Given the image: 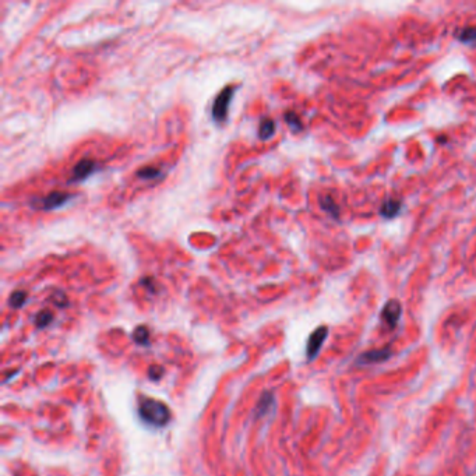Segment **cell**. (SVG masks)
Returning a JSON list of instances; mask_svg holds the SVG:
<instances>
[{
  "label": "cell",
  "instance_id": "cell-18",
  "mask_svg": "<svg viewBox=\"0 0 476 476\" xmlns=\"http://www.w3.org/2000/svg\"><path fill=\"white\" fill-rule=\"evenodd\" d=\"M52 301L56 306H59V308H65L67 305V298L66 295L63 293V292H56L52 296Z\"/></svg>",
  "mask_w": 476,
  "mask_h": 476
},
{
  "label": "cell",
  "instance_id": "cell-4",
  "mask_svg": "<svg viewBox=\"0 0 476 476\" xmlns=\"http://www.w3.org/2000/svg\"><path fill=\"white\" fill-rule=\"evenodd\" d=\"M401 314H402V308H401V303L395 299L388 301L384 305V308L381 310V320L383 323L387 324L388 328H395L398 324V321L401 319Z\"/></svg>",
  "mask_w": 476,
  "mask_h": 476
},
{
  "label": "cell",
  "instance_id": "cell-1",
  "mask_svg": "<svg viewBox=\"0 0 476 476\" xmlns=\"http://www.w3.org/2000/svg\"><path fill=\"white\" fill-rule=\"evenodd\" d=\"M140 418L154 428H163L170 421V410L166 405L154 399V398H144L139 406Z\"/></svg>",
  "mask_w": 476,
  "mask_h": 476
},
{
  "label": "cell",
  "instance_id": "cell-13",
  "mask_svg": "<svg viewBox=\"0 0 476 476\" xmlns=\"http://www.w3.org/2000/svg\"><path fill=\"white\" fill-rule=\"evenodd\" d=\"M52 321H53V314L50 313L49 310H42V312H39V313L36 314L35 324L38 328L48 327Z\"/></svg>",
  "mask_w": 476,
  "mask_h": 476
},
{
  "label": "cell",
  "instance_id": "cell-10",
  "mask_svg": "<svg viewBox=\"0 0 476 476\" xmlns=\"http://www.w3.org/2000/svg\"><path fill=\"white\" fill-rule=\"evenodd\" d=\"M455 38L464 43H473L476 42V28L475 27H466L461 28L455 32Z\"/></svg>",
  "mask_w": 476,
  "mask_h": 476
},
{
  "label": "cell",
  "instance_id": "cell-5",
  "mask_svg": "<svg viewBox=\"0 0 476 476\" xmlns=\"http://www.w3.org/2000/svg\"><path fill=\"white\" fill-rule=\"evenodd\" d=\"M392 352L390 348H381V349H373L368 350L365 353H362L358 359L356 363L359 365H372V363H381V362L388 361L391 358Z\"/></svg>",
  "mask_w": 476,
  "mask_h": 476
},
{
  "label": "cell",
  "instance_id": "cell-12",
  "mask_svg": "<svg viewBox=\"0 0 476 476\" xmlns=\"http://www.w3.org/2000/svg\"><path fill=\"white\" fill-rule=\"evenodd\" d=\"M133 339L139 345L148 344V341H150V331H148V328L145 326L137 327V328L134 330V332H133Z\"/></svg>",
  "mask_w": 476,
  "mask_h": 476
},
{
  "label": "cell",
  "instance_id": "cell-9",
  "mask_svg": "<svg viewBox=\"0 0 476 476\" xmlns=\"http://www.w3.org/2000/svg\"><path fill=\"white\" fill-rule=\"evenodd\" d=\"M274 133H275V123L272 119L270 117H265L263 121L260 122V126H259V137L260 140H265L271 139L272 136H274Z\"/></svg>",
  "mask_w": 476,
  "mask_h": 476
},
{
  "label": "cell",
  "instance_id": "cell-8",
  "mask_svg": "<svg viewBox=\"0 0 476 476\" xmlns=\"http://www.w3.org/2000/svg\"><path fill=\"white\" fill-rule=\"evenodd\" d=\"M402 210V203L399 200L390 199L383 203V205L380 207V214L381 217L387 218V219H392L397 215H399V212Z\"/></svg>",
  "mask_w": 476,
  "mask_h": 476
},
{
  "label": "cell",
  "instance_id": "cell-7",
  "mask_svg": "<svg viewBox=\"0 0 476 476\" xmlns=\"http://www.w3.org/2000/svg\"><path fill=\"white\" fill-rule=\"evenodd\" d=\"M95 169H97V163L94 162L92 159L84 158V159H81L79 163H76V166L73 168L70 182L84 181L85 177H88Z\"/></svg>",
  "mask_w": 476,
  "mask_h": 476
},
{
  "label": "cell",
  "instance_id": "cell-2",
  "mask_svg": "<svg viewBox=\"0 0 476 476\" xmlns=\"http://www.w3.org/2000/svg\"><path fill=\"white\" fill-rule=\"evenodd\" d=\"M233 92H235L233 87H226V88H223V90L218 94V97L215 98L211 109V116L212 119L217 122V123L225 122V119H226L228 110H229L230 101H232V97H233Z\"/></svg>",
  "mask_w": 476,
  "mask_h": 476
},
{
  "label": "cell",
  "instance_id": "cell-14",
  "mask_svg": "<svg viewBox=\"0 0 476 476\" xmlns=\"http://www.w3.org/2000/svg\"><path fill=\"white\" fill-rule=\"evenodd\" d=\"M321 208L327 211L328 214H331L332 217L338 218V211H339V208H338V205L335 204V201L330 197V196H326V197H323L321 199Z\"/></svg>",
  "mask_w": 476,
  "mask_h": 476
},
{
  "label": "cell",
  "instance_id": "cell-17",
  "mask_svg": "<svg viewBox=\"0 0 476 476\" xmlns=\"http://www.w3.org/2000/svg\"><path fill=\"white\" fill-rule=\"evenodd\" d=\"M272 401H274V398H272L271 394H265V395H263L260 404L257 405V412H259V415H264L265 412L270 409Z\"/></svg>",
  "mask_w": 476,
  "mask_h": 476
},
{
  "label": "cell",
  "instance_id": "cell-16",
  "mask_svg": "<svg viewBox=\"0 0 476 476\" xmlns=\"http://www.w3.org/2000/svg\"><path fill=\"white\" fill-rule=\"evenodd\" d=\"M158 175H159V169L154 168V166H147V168L140 169L139 172H137V176H139V177H141V179H147V181H150V179H155Z\"/></svg>",
  "mask_w": 476,
  "mask_h": 476
},
{
  "label": "cell",
  "instance_id": "cell-6",
  "mask_svg": "<svg viewBox=\"0 0 476 476\" xmlns=\"http://www.w3.org/2000/svg\"><path fill=\"white\" fill-rule=\"evenodd\" d=\"M69 199H70V194L65 193V192H53V193H49L46 197L41 199L39 207L45 211H52V210H56V208L66 204Z\"/></svg>",
  "mask_w": 476,
  "mask_h": 476
},
{
  "label": "cell",
  "instance_id": "cell-3",
  "mask_svg": "<svg viewBox=\"0 0 476 476\" xmlns=\"http://www.w3.org/2000/svg\"><path fill=\"white\" fill-rule=\"evenodd\" d=\"M328 337V328L326 326H321L319 328H316L310 337L308 339V345H306V355H308L309 361H313L316 356L319 355L321 346L324 344V341Z\"/></svg>",
  "mask_w": 476,
  "mask_h": 476
},
{
  "label": "cell",
  "instance_id": "cell-15",
  "mask_svg": "<svg viewBox=\"0 0 476 476\" xmlns=\"http://www.w3.org/2000/svg\"><path fill=\"white\" fill-rule=\"evenodd\" d=\"M285 122L288 123V126L293 130V132H301L302 130V121L299 116L296 115L295 112H288L285 113Z\"/></svg>",
  "mask_w": 476,
  "mask_h": 476
},
{
  "label": "cell",
  "instance_id": "cell-19",
  "mask_svg": "<svg viewBox=\"0 0 476 476\" xmlns=\"http://www.w3.org/2000/svg\"><path fill=\"white\" fill-rule=\"evenodd\" d=\"M163 373V369L161 366H152L150 369V377L152 380H158Z\"/></svg>",
  "mask_w": 476,
  "mask_h": 476
},
{
  "label": "cell",
  "instance_id": "cell-11",
  "mask_svg": "<svg viewBox=\"0 0 476 476\" xmlns=\"http://www.w3.org/2000/svg\"><path fill=\"white\" fill-rule=\"evenodd\" d=\"M25 302H27V292L24 290H16L9 298V305L13 309H20L21 306H24Z\"/></svg>",
  "mask_w": 476,
  "mask_h": 476
}]
</instances>
